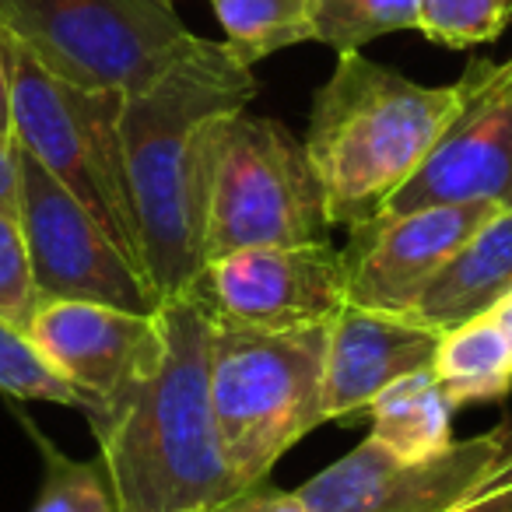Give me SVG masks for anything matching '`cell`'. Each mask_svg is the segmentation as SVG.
I'll return each mask as SVG.
<instances>
[{
    "instance_id": "obj_1",
    "label": "cell",
    "mask_w": 512,
    "mask_h": 512,
    "mask_svg": "<svg viewBox=\"0 0 512 512\" xmlns=\"http://www.w3.org/2000/svg\"><path fill=\"white\" fill-rule=\"evenodd\" d=\"M120 512H214L242 495L211 404V309L197 288L162 302L158 341L88 414Z\"/></svg>"
},
{
    "instance_id": "obj_2",
    "label": "cell",
    "mask_w": 512,
    "mask_h": 512,
    "mask_svg": "<svg viewBox=\"0 0 512 512\" xmlns=\"http://www.w3.org/2000/svg\"><path fill=\"white\" fill-rule=\"evenodd\" d=\"M256 92L253 67L242 64L225 39L193 36L151 85L123 95L120 137L141 225L144 274L162 302L190 292L204 267L200 204L214 123L246 113Z\"/></svg>"
},
{
    "instance_id": "obj_3",
    "label": "cell",
    "mask_w": 512,
    "mask_h": 512,
    "mask_svg": "<svg viewBox=\"0 0 512 512\" xmlns=\"http://www.w3.org/2000/svg\"><path fill=\"white\" fill-rule=\"evenodd\" d=\"M463 102V81L418 85L362 50L337 53L316 92L306 151L334 228H358L386 211Z\"/></svg>"
},
{
    "instance_id": "obj_4",
    "label": "cell",
    "mask_w": 512,
    "mask_h": 512,
    "mask_svg": "<svg viewBox=\"0 0 512 512\" xmlns=\"http://www.w3.org/2000/svg\"><path fill=\"white\" fill-rule=\"evenodd\" d=\"M330 327L253 330L211 313V404L221 449L242 491L323 421Z\"/></svg>"
},
{
    "instance_id": "obj_5",
    "label": "cell",
    "mask_w": 512,
    "mask_h": 512,
    "mask_svg": "<svg viewBox=\"0 0 512 512\" xmlns=\"http://www.w3.org/2000/svg\"><path fill=\"white\" fill-rule=\"evenodd\" d=\"M330 228L306 141L271 116L235 113L214 123L200 204L204 267L242 249L330 242Z\"/></svg>"
},
{
    "instance_id": "obj_6",
    "label": "cell",
    "mask_w": 512,
    "mask_h": 512,
    "mask_svg": "<svg viewBox=\"0 0 512 512\" xmlns=\"http://www.w3.org/2000/svg\"><path fill=\"white\" fill-rule=\"evenodd\" d=\"M11 53V123L15 144L29 151L60 186L95 214L116 246L144 271L141 225L130 197L127 158L120 137L123 92L81 88L53 74L8 32Z\"/></svg>"
},
{
    "instance_id": "obj_7",
    "label": "cell",
    "mask_w": 512,
    "mask_h": 512,
    "mask_svg": "<svg viewBox=\"0 0 512 512\" xmlns=\"http://www.w3.org/2000/svg\"><path fill=\"white\" fill-rule=\"evenodd\" d=\"M0 25L71 85L123 95L193 43L172 0H0Z\"/></svg>"
},
{
    "instance_id": "obj_8",
    "label": "cell",
    "mask_w": 512,
    "mask_h": 512,
    "mask_svg": "<svg viewBox=\"0 0 512 512\" xmlns=\"http://www.w3.org/2000/svg\"><path fill=\"white\" fill-rule=\"evenodd\" d=\"M18 221L29 242L32 281L43 302H102L127 313H158L155 285L127 260L113 235L60 186L29 151L18 148Z\"/></svg>"
},
{
    "instance_id": "obj_9",
    "label": "cell",
    "mask_w": 512,
    "mask_h": 512,
    "mask_svg": "<svg viewBox=\"0 0 512 512\" xmlns=\"http://www.w3.org/2000/svg\"><path fill=\"white\" fill-rule=\"evenodd\" d=\"M512 463V418L418 463H404L365 439L309 477L295 495L309 512H446Z\"/></svg>"
},
{
    "instance_id": "obj_10",
    "label": "cell",
    "mask_w": 512,
    "mask_h": 512,
    "mask_svg": "<svg viewBox=\"0 0 512 512\" xmlns=\"http://www.w3.org/2000/svg\"><path fill=\"white\" fill-rule=\"evenodd\" d=\"M460 81L456 116L383 214L435 204L512 207V57L470 60Z\"/></svg>"
},
{
    "instance_id": "obj_11",
    "label": "cell",
    "mask_w": 512,
    "mask_h": 512,
    "mask_svg": "<svg viewBox=\"0 0 512 512\" xmlns=\"http://www.w3.org/2000/svg\"><path fill=\"white\" fill-rule=\"evenodd\" d=\"M193 288L218 320L239 327H330L348 306V267L330 242L260 246L207 264Z\"/></svg>"
},
{
    "instance_id": "obj_12",
    "label": "cell",
    "mask_w": 512,
    "mask_h": 512,
    "mask_svg": "<svg viewBox=\"0 0 512 512\" xmlns=\"http://www.w3.org/2000/svg\"><path fill=\"white\" fill-rule=\"evenodd\" d=\"M495 204H435L418 211L376 214L351 228L341 249L348 267V306L414 313L425 288L460 246L491 218Z\"/></svg>"
},
{
    "instance_id": "obj_13",
    "label": "cell",
    "mask_w": 512,
    "mask_h": 512,
    "mask_svg": "<svg viewBox=\"0 0 512 512\" xmlns=\"http://www.w3.org/2000/svg\"><path fill=\"white\" fill-rule=\"evenodd\" d=\"M43 358L85 397V414L106 407L158 341V313L102 302H43L29 323Z\"/></svg>"
},
{
    "instance_id": "obj_14",
    "label": "cell",
    "mask_w": 512,
    "mask_h": 512,
    "mask_svg": "<svg viewBox=\"0 0 512 512\" xmlns=\"http://www.w3.org/2000/svg\"><path fill=\"white\" fill-rule=\"evenodd\" d=\"M442 330L418 313H386V309L344 306L330 323L327 376H323V421L348 425L369 414L372 400L397 383L428 369Z\"/></svg>"
},
{
    "instance_id": "obj_15",
    "label": "cell",
    "mask_w": 512,
    "mask_h": 512,
    "mask_svg": "<svg viewBox=\"0 0 512 512\" xmlns=\"http://www.w3.org/2000/svg\"><path fill=\"white\" fill-rule=\"evenodd\" d=\"M512 288V207L491 214L425 288L414 313L439 330L491 313Z\"/></svg>"
},
{
    "instance_id": "obj_16",
    "label": "cell",
    "mask_w": 512,
    "mask_h": 512,
    "mask_svg": "<svg viewBox=\"0 0 512 512\" xmlns=\"http://www.w3.org/2000/svg\"><path fill=\"white\" fill-rule=\"evenodd\" d=\"M369 439L404 463H418L453 446V404L439 390L432 369H418L390 383L369 407Z\"/></svg>"
},
{
    "instance_id": "obj_17",
    "label": "cell",
    "mask_w": 512,
    "mask_h": 512,
    "mask_svg": "<svg viewBox=\"0 0 512 512\" xmlns=\"http://www.w3.org/2000/svg\"><path fill=\"white\" fill-rule=\"evenodd\" d=\"M428 369L453 411L467 404H498L512 393V348L488 313L442 330Z\"/></svg>"
},
{
    "instance_id": "obj_18",
    "label": "cell",
    "mask_w": 512,
    "mask_h": 512,
    "mask_svg": "<svg viewBox=\"0 0 512 512\" xmlns=\"http://www.w3.org/2000/svg\"><path fill=\"white\" fill-rule=\"evenodd\" d=\"M225 43L246 67L285 46L313 43L309 0H207Z\"/></svg>"
},
{
    "instance_id": "obj_19",
    "label": "cell",
    "mask_w": 512,
    "mask_h": 512,
    "mask_svg": "<svg viewBox=\"0 0 512 512\" xmlns=\"http://www.w3.org/2000/svg\"><path fill=\"white\" fill-rule=\"evenodd\" d=\"M313 43L362 50L393 32H418V0H309Z\"/></svg>"
},
{
    "instance_id": "obj_20",
    "label": "cell",
    "mask_w": 512,
    "mask_h": 512,
    "mask_svg": "<svg viewBox=\"0 0 512 512\" xmlns=\"http://www.w3.org/2000/svg\"><path fill=\"white\" fill-rule=\"evenodd\" d=\"M32 439L43 449V481L32 512H120L102 460H74L39 432Z\"/></svg>"
},
{
    "instance_id": "obj_21",
    "label": "cell",
    "mask_w": 512,
    "mask_h": 512,
    "mask_svg": "<svg viewBox=\"0 0 512 512\" xmlns=\"http://www.w3.org/2000/svg\"><path fill=\"white\" fill-rule=\"evenodd\" d=\"M0 393L15 400H46V404L85 411V397L46 362L32 337L4 316H0Z\"/></svg>"
},
{
    "instance_id": "obj_22",
    "label": "cell",
    "mask_w": 512,
    "mask_h": 512,
    "mask_svg": "<svg viewBox=\"0 0 512 512\" xmlns=\"http://www.w3.org/2000/svg\"><path fill=\"white\" fill-rule=\"evenodd\" d=\"M512 18V0H418V32L449 50L495 43Z\"/></svg>"
},
{
    "instance_id": "obj_23",
    "label": "cell",
    "mask_w": 512,
    "mask_h": 512,
    "mask_svg": "<svg viewBox=\"0 0 512 512\" xmlns=\"http://www.w3.org/2000/svg\"><path fill=\"white\" fill-rule=\"evenodd\" d=\"M39 309L36 281H32L29 242L15 211H0V316L29 334Z\"/></svg>"
},
{
    "instance_id": "obj_24",
    "label": "cell",
    "mask_w": 512,
    "mask_h": 512,
    "mask_svg": "<svg viewBox=\"0 0 512 512\" xmlns=\"http://www.w3.org/2000/svg\"><path fill=\"white\" fill-rule=\"evenodd\" d=\"M446 512H512V463H505L495 477H488L481 488L449 505Z\"/></svg>"
},
{
    "instance_id": "obj_25",
    "label": "cell",
    "mask_w": 512,
    "mask_h": 512,
    "mask_svg": "<svg viewBox=\"0 0 512 512\" xmlns=\"http://www.w3.org/2000/svg\"><path fill=\"white\" fill-rule=\"evenodd\" d=\"M214 512H309L295 491H281L274 484H256V488L235 495Z\"/></svg>"
},
{
    "instance_id": "obj_26",
    "label": "cell",
    "mask_w": 512,
    "mask_h": 512,
    "mask_svg": "<svg viewBox=\"0 0 512 512\" xmlns=\"http://www.w3.org/2000/svg\"><path fill=\"white\" fill-rule=\"evenodd\" d=\"M0 144H15V123H11V53L4 25H0Z\"/></svg>"
},
{
    "instance_id": "obj_27",
    "label": "cell",
    "mask_w": 512,
    "mask_h": 512,
    "mask_svg": "<svg viewBox=\"0 0 512 512\" xmlns=\"http://www.w3.org/2000/svg\"><path fill=\"white\" fill-rule=\"evenodd\" d=\"M0 211L18 214V144H0Z\"/></svg>"
},
{
    "instance_id": "obj_28",
    "label": "cell",
    "mask_w": 512,
    "mask_h": 512,
    "mask_svg": "<svg viewBox=\"0 0 512 512\" xmlns=\"http://www.w3.org/2000/svg\"><path fill=\"white\" fill-rule=\"evenodd\" d=\"M488 316L495 320V327L502 330V337L509 341V348H512V288L502 295V299L495 302V306H491V313H488Z\"/></svg>"
}]
</instances>
